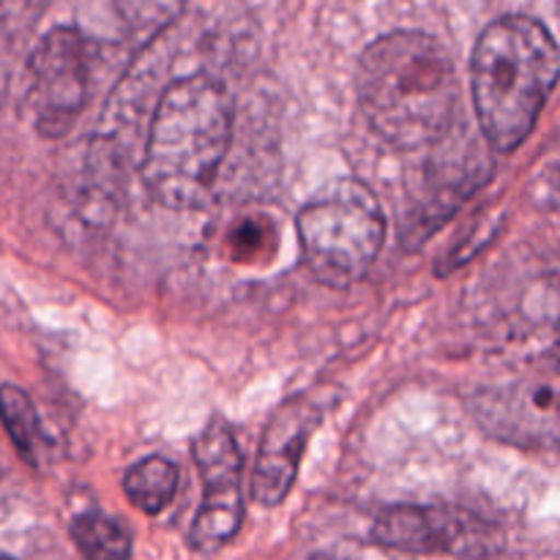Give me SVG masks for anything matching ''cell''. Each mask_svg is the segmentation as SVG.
Listing matches in <instances>:
<instances>
[{"mask_svg":"<svg viewBox=\"0 0 560 560\" xmlns=\"http://www.w3.org/2000/svg\"><path fill=\"white\" fill-rule=\"evenodd\" d=\"M0 560H16V558H11V556H5V552H0Z\"/></svg>","mask_w":560,"mask_h":560,"instance_id":"4fadbf2b","label":"cell"},{"mask_svg":"<svg viewBox=\"0 0 560 560\" xmlns=\"http://www.w3.org/2000/svg\"><path fill=\"white\" fill-rule=\"evenodd\" d=\"M233 137L228 91L206 74L173 82L159 98L142 153V184L164 208L189 211L211 195Z\"/></svg>","mask_w":560,"mask_h":560,"instance_id":"7a4b0ae2","label":"cell"},{"mask_svg":"<svg viewBox=\"0 0 560 560\" xmlns=\"http://www.w3.org/2000/svg\"><path fill=\"white\" fill-rule=\"evenodd\" d=\"M359 102L372 129L397 148H424L452 126L457 71L452 55L430 33L397 31L364 49Z\"/></svg>","mask_w":560,"mask_h":560,"instance_id":"6da1fadb","label":"cell"},{"mask_svg":"<svg viewBox=\"0 0 560 560\" xmlns=\"http://www.w3.org/2000/svg\"><path fill=\"white\" fill-rule=\"evenodd\" d=\"M372 539L386 550L413 556H481L492 547V528L463 509L392 506L372 525Z\"/></svg>","mask_w":560,"mask_h":560,"instance_id":"ba28073f","label":"cell"},{"mask_svg":"<svg viewBox=\"0 0 560 560\" xmlns=\"http://www.w3.org/2000/svg\"><path fill=\"white\" fill-rule=\"evenodd\" d=\"M320 419V405L306 397L290 399L271 416L252 470V498L260 506H279L290 495L299 476L301 454Z\"/></svg>","mask_w":560,"mask_h":560,"instance_id":"9c48e42d","label":"cell"},{"mask_svg":"<svg viewBox=\"0 0 560 560\" xmlns=\"http://www.w3.org/2000/svg\"><path fill=\"white\" fill-rule=\"evenodd\" d=\"M178 476L180 474L173 459L153 454V457L140 459V463L126 470L124 492L137 512L156 517L170 506V501L178 492Z\"/></svg>","mask_w":560,"mask_h":560,"instance_id":"8fae6325","label":"cell"},{"mask_svg":"<svg viewBox=\"0 0 560 560\" xmlns=\"http://www.w3.org/2000/svg\"><path fill=\"white\" fill-rule=\"evenodd\" d=\"M474 416L490 435L512 446L552 448L558 441L556 366L481 392L474 399Z\"/></svg>","mask_w":560,"mask_h":560,"instance_id":"52a82bcc","label":"cell"},{"mask_svg":"<svg viewBox=\"0 0 560 560\" xmlns=\"http://www.w3.org/2000/svg\"><path fill=\"white\" fill-rule=\"evenodd\" d=\"M558 80V47L534 16H503L479 36L470 60L479 126L495 151L512 153L534 131Z\"/></svg>","mask_w":560,"mask_h":560,"instance_id":"3957f363","label":"cell"},{"mask_svg":"<svg viewBox=\"0 0 560 560\" xmlns=\"http://www.w3.org/2000/svg\"><path fill=\"white\" fill-rule=\"evenodd\" d=\"M71 541L85 560H131V534L102 512H85L71 523Z\"/></svg>","mask_w":560,"mask_h":560,"instance_id":"7c38bea8","label":"cell"},{"mask_svg":"<svg viewBox=\"0 0 560 560\" xmlns=\"http://www.w3.org/2000/svg\"><path fill=\"white\" fill-rule=\"evenodd\" d=\"M295 228L312 277L337 290L359 282L386 241V217L375 191L353 178L317 191L301 208Z\"/></svg>","mask_w":560,"mask_h":560,"instance_id":"277c9868","label":"cell"},{"mask_svg":"<svg viewBox=\"0 0 560 560\" xmlns=\"http://www.w3.org/2000/svg\"><path fill=\"white\" fill-rule=\"evenodd\" d=\"M317 560H323V558H317Z\"/></svg>","mask_w":560,"mask_h":560,"instance_id":"5bb4252c","label":"cell"},{"mask_svg":"<svg viewBox=\"0 0 560 560\" xmlns=\"http://www.w3.org/2000/svg\"><path fill=\"white\" fill-rule=\"evenodd\" d=\"M197 470L202 479V501L189 530V545L197 552H217L238 536L244 525V454L235 432L222 416H213L195 443Z\"/></svg>","mask_w":560,"mask_h":560,"instance_id":"5b68a950","label":"cell"},{"mask_svg":"<svg viewBox=\"0 0 560 560\" xmlns=\"http://www.w3.org/2000/svg\"><path fill=\"white\" fill-rule=\"evenodd\" d=\"M0 424L31 468L38 470L47 465L52 457V441L38 419L36 405L20 386H0Z\"/></svg>","mask_w":560,"mask_h":560,"instance_id":"30bf717a","label":"cell"},{"mask_svg":"<svg viewBox=\"0 0 560 560\" xmlns=\"http://www.w3.org/2000/svg\"><path fill=\"white\" fill-rule=\"evenodd\" d=\"M31 102L44 137L74 126L91 88V44L77 27H55L31 55Z\"/></svg>","mask_w":560,"mask_h":560,"instance_id":"8992f818","label":"cell"}]
</instances>
